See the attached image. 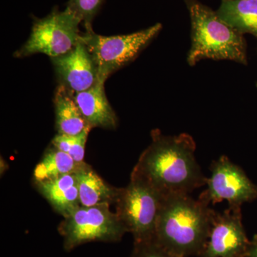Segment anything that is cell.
<instances>
[{"label": "cell", "mask_w": 257, "mask_h": 257, "mask_svg": "<svg viewBox=\"0 0 257 257\" xmlns=\"http://www.w3.org/2000/svg\"><path fill=\"white\" fill-rule=\"evenodd\" d=\"M246 257H257V234L254 235L250 241Z\"/></svg>", "instance_id": "20"}, {"label": "cell", "mask_w": 257, "mask_h": 257, "mask_svg": "<svg viewBox=\"0 0 257 257\" xmlns=\"http://www.w3.org/2000/svg\"><path fill=\"white\" fill-rule=\"evenodd\" d=\"M50 59L60 85L73 94L87 90L98 81L95 62L80 38L68 52Z\"/></svg>", "instance_id": "10"}, {"label": "cell", "mask_w": 257, "mask_h": 257, "mask_svg": "<svg viewBox=\"0 0 257 257\" xmlns=\"http://www.w3.org/2000/svg\"><path fill=\"white\" fill-rule=\"evenodd\" d=\"M110 204L92 207L79 206L59 225L58 231L63 237L64 248L69 251L92 241L116 242L122 239L127 230Z\"/></svg>", "instance_id": "6"}, {"label": "cell", "mask_w": 257, "mask_h": 257, "mask_svg": "<svg viewBox=\"0 0 257 257\" xmlns=\"http://www.w3.org/2000/svg\"><path fill=\"white\" fill-rule=\"evenodd\" d=\"M162 24L128 35L101 36L93 30H86L80 36L92 55L96 69L98 80L105 82L109 76L133 62L159 35Z\"/></svg>", "instance_id": "4"}, {"label": "cell", "mask_w": 257, "mask_h": 257, "mask_svg": "<svg viewBox=\"0 0 257 257\" xmlns=\"http://www.w3.org/2000/svg\"><path fill=\"white\" fill-rule=\"evenodd\" d=\"M216 14L240 33L257 37V0H223Z\"/></svg>", "instance_id": "15"}, {"label": "cell", "mask_w": 257, "mask_h": 257, "mask_svg": "<svg viewBox=\"0 0 257 257\" xmlns=\"http://www.w3.org/2000/svg\"><path fill=\"white\" fill-rule=\"evenodd\" d=\"M221 1H223V0H221Z\"/></svg>", "instance_id": "22"}, {"label": "cell", "mask_w": 257, "mask_h": 257, "mask_svg": "<svg viewBox=\"0 0 257 257\" xmlns=\"http://www.w3.org/2000/svg\"><path fill=\"white\" fill-rule=\"evenodd\" d=\"M250 241L241 220V207L214 212L200 257H246Z\"/></svg>", "instance_id": "9"}, {"label": "cell", "mask_w": 257, "mask_h": 257, "mask_svg": "<svg viewBox=\"0 0 257 257\" xmlns=\"http://www.w3.org/2000/svg\"><path fill=\"white\" fill-rule=\"evenodd\" d=\"M85 162H76L68 154L55 147L48 149L33 172L35 184L57 178L60 176L74 174Z\"/></svg>", "instance_id": "16"}, {"label": "cell", "mask_w": 257, "mask_h": 257, "mask_svg": "<svg viewBox=\"0 0 257 257\" xmlns=\"http://www.w3.org/2000/svg\"><path fill=\"white\" fill-rule=\"evenodd\" d=\"M104 83L98 80L87 90L74 93V99L91 127L114 130L118 117L106 97Z\"/></svg>", "instance_id": "11"}, {"label": "cell", "mask_w": 257, "mask_h": 257, "mask_svg": "<svg viewBox=\"0 0 257 257\" xmlns=\"http://www.w3.org/2000/svg\"><path fill=\"white\" fill-rule=\"evenodd\" d=\"M215 211L189 195L164 199L154 241L177 257L199 256Z\"/></svg>", "instance_id": "2"}, {"label": "cell", "mask_w": 257, "mask_h": 257, "mask_svg": "<svg viewBox=\"0 0 257 257\" xmlns=\"http://www.w3.org/2000/svg\"><path fill=\"white\" fill-rule=\"evenodd\" d=\"M75 174L78 183L81 206L92 207L104 204H115L120 188L106 183L100 176L84 163Z\"/></svg>", "instance_id": "13"}, {"label": "cell", "mask_w": 257, "mask_h": 257, "mask_svg": "<svg viewBox=\"0 0 257 257\" xmlns=\"http://www.w3.org/2000/svg\"><path fill=\"white\" fill-rule=\"evenodd\" d=\"M36 184L42 196L64 217L80 206L75 174L60 176Z\"/></svg>", "instance_id": "12"}, {"label": "cell", "mask_w": 257, "mask_h": 257, "mask_svg": "<svg viewBox=\"0 0 257 257\" xmlns=\"http://www.w3.org/2000/svg\"><path fill=\"white\" fill-rule=\"evenodd\" d=\"M131 257H177L157 244L154 240L147 242L134 243Z\"/></svg>", "instance_id": "19"}, {"label": "cell", "mask_w": 257, "mask_h": 257, "mask_svg": "<svg viewBox=\"0 0 257 257\" xmlns=\"http://www.w3.org/2000/svg\"><path fill=\"white\" fill-rule=\"evenodd\" d=\"M211 175L207 178V188L199 199L214 204L227 201L229 207H241L243 203L252 202L257 198V185L245 172L226 156H221L211 164Z\"/></svg>", "instance_id": "8"}, {"label": "cell", "mask_w": 257, "mask_h": 257, "mask_svg": "<svg viewBox=\"0 0 257 257\" xmlns=\"http://www.w3.org/2000/svg\"><path fill=\"white\" fill-rule=\"evenodd\" d=\"M152 143L140 155L131 176L150 184L164 199L189 195L207 184L195 158L196 144L187 133L175 136L152 132Z\"/></svg>", "instance_id": "1"}, {"label": "cell", "mask_w": 257, "mask_h": 257, "mask_svg": "<svg viewBox=\"0 0 257 257\" xmlns=\"http://www.w3.org/2000/svg\"><path fill=\"white\" fill-rule=\"evenodd\" d=\"M54 104L57 134L75 136L87 128H92L79 109L73 93L64 86L59 85L56 89Z\"/></svg>", "instance_id": "14"}, {"label": "cell", "mask_w": 257, "mask_h": 257, "mask_svg": "<svg viewBox=\"0 0 257 257\" xmlns=\"http://www.w3.org/2000/svg\"><path fill=\"white\" fill-rule=\"evenodd\" d=\"M256 87H257V82H256Z\"/></svg>", "instance_id": "21"}, {"label": "cell", "mask_w": 257, "mask_h": 257, "mask_svg": "<svg viewBox=\"0 0 257 257\" xmlns=\"http://www.w3.org/2000/svg\"><path fill=\"white\" fill-rule=\"evenodd\" d=\"M81 21L66 8L54 9L50 15L35 19L28 41L14 54L25 57L35 54H45L50 58L67 53L79 41Z\"/></svg>", "instance_id": "7"}, {"label": "cell", "mask_w": 257, "mask_h": 257, "mask_svg": "<svg viewBox=\"0 0 257 257\" xmlns=\"http://www.w3.org/2000/svg\"><path fill=\"white\" fill-rule=\"evenodd\" d=\"M164 197L150 184L138 177H130L126 187L120 188L116 211L134 243L147 242L155 239L157 220Z\"/></svg>", "instance_id": "5"}, {"label": "cell", "mask_w": 257, "mask_h": 257, "mask_svg": "<svg viewBox=\"0 0 257 257\" xmlns=\"http://www.w3.org/2000/svg\"><path fill=\"white\" fill-rule=\"evenodd\" d=\"M104 0H69L67 9L81 21L86 30H92V23Z\"/></svg>", "instance_id": "18"}, {"label": "cell", "mask_w": 257, "mask_h": 257, "mask_svg": "<svg viewBox=\"0 0 257 257\" xmlns=\"http://www.w3.org/2000/svg\"><path fill=\"white\" fill-rule=\"evenodd\" d=\"M91 130L92 128H87L75 136L57 134L52 140V146L68 154L76 162L82 163L84 162L86 143Z\"/></svg>", "instance_id": "17"}, {"label": "cell", "mask_w": 257, "mask_h": 257, "mask_svg": "<svg viewBox=\"0 0 257 257\" xmlns=\"http://www.w3.org/2000/svg\"><path fill=\"white\" fill-rule=\"evenodd\" d=\"M191 20V67L203 60H229L247 64L246 42L242 34L219 18L216 12L198 0H185Z\"/></svg>", "instance_id": "3"}]
</instances>
